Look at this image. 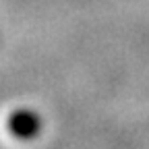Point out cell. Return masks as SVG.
<instances>
[{"label":"cell","mask_w":149,"mask_h":149,"mask_svg":"<svg viewBox=\"0 0 149 149\" xmlns=\"http://www.w3.org/2000/svg\"><path fill=\"white\" fill-rule=\"evenodd\" d=\"M40 126H42L40 118L31 110H19L8 118V130L17 139H33L40 133Z\"/></svg>","instance_id":"obj_1"}]
</instances>
